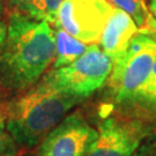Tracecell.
<instances>
[{
	"label": "cell",
	"instance_id": "obj_1",
	"mask_svg": "<svg viewBox=\"0 0 156 156\" xmlns=\"http://www.w3.org/2000/svg\"><path fill=\"white\" fill-rule=\"evenodd\" d=\"M56 58L51 24L12 12L0 50V86L26 91L38 82Z\"/></svg>",
	"mask_w": 156,
	"mask_h": 156
},
{
	"label": "cell",
	"instance_id": "obj_2",
	"mask_svg": "<svg viewBox=\"0 0 156 156\" xmlns=\"http://www.w3.org/2000/svg\"><path fill=\"white\" fill-rule=\"evenodd\" d=\"M82 101L41 78L31 88L2 104L1 115L17 146L33 148Z\"/></svg>",
	"mask_w": 156,
	"mask_h": 156
},
{
	"label": "cell",
	"instance_id": "obj_3",
	"mask_svg": "<svg viewBox=\"0 0 156 156\" xmlns=\"http://www.w3.org/2000/svg\"><path fill=\"white\" fill-rule=\"evenodd\" d=\"M156 57V39L138 33L116 60L106 80L110 108L125 116L149 78Z\"/></svg>",
	"mask_w": 156,
	"mask_h": 156
},
{
	"label": "cell",
	"instance_id": "obj_4",
	"mask_svg": "<svg viewBox=\"0 0 156 156\" xmlns=\"http://www.w3.org/2000/svg\"><path fill=\"white\" fill-rule=\"evenodd\" d=\"M112 59L97 44H91L75 62L52 68L44 76L56 88L86 100L105 84L112 71Z\"/></svg>",
	"mask_w": 156,
	"mask_h": 156
},
{
	"label": "cell",
	"instance_id": "obj_5",
	"mask_svg": "<svg viewBox=\"0 0 156 156\" xmlns=\"http://www.w3.org/2000/svg\"><path fill=\"white\" fill-rule=\"evenodd\" d=\"M154 126L136 118L104 115L97 126V138L87 156H133Z\"/></svg>",
	"mask_w": 156,
	"mask_h": 156
},
{
	"label": "cell",
	"instance_id": "obj_6",
	"mask_svg": "<svg viewBox=\"0 0 156 156\" xmlns=\"http://www.w3.org/2000/svg\"><path fill=\"white\" fill-rule=\"evenodd\" d=\"M113 9L109 0H64L55 26L87 44H98Z\"/></svg>",
	"mask_w": 156,
	"mask_h": 156
},
{
	"label": "cell",
	"instance_id": "obj_7",
	"mask_svg": "<svg viewBox=\"0 0 156 156\" xmlns=\"http://www.w3.org/2000/svg\"><path fill=\"white\" fill-rule=\"evenodd\" d=\"M97 134L82 112L74 111L39 144L37 156H87Z\"/></svg>",
	"mask_w": 156,
	"mask_h": 156
},
{
	"label": "cell",
	"instance_id": "obj_8",
	"mask_svg": "<svg viewBox=\"0 0 156 156\" xmlns=\"http://www.w3.org/2000/svg\"><path fill=\"white\" fill-rule=\"evenodd\" d=\"M139 33L134 20L126 12L115 7L101 37V49L113 60L127 49L131 41Z\"/></svg>",
	"mask_w": 156,
	"mask_h": 156
},
{
	"label": "cell",
	"instance_id": "obj_9",
	"mask_svg": "<svg viewBox=\"0 0 156 156\" xmlns=\"http://www.w3.org/2000/svg\"><path fill=\"white\" fill-rule=\"evenodd\" d=\"M125 117L136 118L151 126L156 125V57L149 78Z\"/></svg>",
	"mask_w": 156,
	"mask_h": 156
},
{
	"label": "cell",
	"instance_id": "obj_10",
	"mask_svg": "<svg viewBox=\"0 0 156 156\" xmlns=\"http://www.w3.org/2000/svg\"><path fill=\"white\" fill-rule=\"evenodd\" d=\"M64 0H7L12 12H17L26 16L46 21L52 26L57 23L58 9Z\"/></svg>",
	"mask_w": 156,
	"mask_h": 156
},
{
	"label": "cell",
	"instance_id": "obj_11",
	"mask_svg": "<svg viewBox=\"0 0 156 156\" xmlns=\"http://www.w3.org/2000/svg\"><path fill=\"white\" fill-rule=\"evenodd\" d=\"M56 39V58L52 64L53 68H60L72 64L83 55L89 45L73 37L59 26H53Z\"/></svg>",
	"mask_w": 156,
	"mask_h": 156
},
{
	"label": "cell",
	"instance_id": "obj_12",
	"mask_svg": "<svg viewBox=\"0 0 156 156\" xmlns=\"http://www.w3.org/2000/svg\"><path fill=\"white\" fill-rule=\"evenodd\" d=\"M117 8L126 12L136 23L139 33L156 38V19L145 0H109Z\"/></svg>",
	"mask_w": 156,
	"mask_h": 156
},
{
	"label": "cell",
	"instance_id": "obj_13",
	"mask_svg": "<svg viewBox=\"0 0 156 156\" xmlns=\"http://www.w3.org/2000/svg\"><path fill=\"white\" fill-rule=\"evenodd\" d=\"M19 146L6 128L5 120L0 113V156H17Z\"/></svg>",
	"mask_w": 156,
	"mask_h": 156
},
{
	"label": "cell",
	"instance_id": "obj_14",
	"mask_svg": "<svg viewBox=\"0 0 156 156\" xmlns=\"http://www.w3.org/2000/svg\"><path fill=\"white\" fill-rule=\"evenodd\" d=\"M133 156H156V134L148 135L135 151Z\"/></svg>",
	"mask_w": 156,
	"mask_h": 156
},
{
	"label": "cell",
	"instance_id": "obj_15",
	"mask_svg": "<svg viewBox=\"0 0 156 156\" xmlns=\"http://www.w3.org/2000/svg\"><path fill=\"white\" fill-rule=\"evenodd\" d=\"M6 35H7V24L4 21H0V50H1L2 45H4Z\"/></svg>",
	"mask_w": 156,
	"mask_h": 156
},
{
	"label": "cell",
	"instance_id": "obj_16",
	"mask_svg": "<svg viewBox=\"0 0 156 156\" xmlns=\"http://www.w3.org/2000/svg\"><path fill=\"white\" fill-rule=\"evenodd\" d=\"M149 9H151V14L154 15V17L156 19V0H151V2H149Z\"/></svg>",
	"mask_w": 156,
	"mask_h": 156
},
{
	"label": "cell",
	"instance_id": "obj_17",
	"mask_svg": "<svg viewBox=\"0 0 156 156\" xmlns=\"http://www.w3.org/2000/svg\"><path fill=\"white\" fill-rule=\"evenodd\" d=\"M4 4H5V0H0V15L4 11Z\"/></svg>",
	"mask_w": 156,
	"mask_h": 156
},
{
	"label": "cell",
	"instance_id": "obj_18",
	"mask_svg": "<svg viewBox=\"0 0 156 156\" xmlns=\"http://www.w3.org/2000/svg\"><path fill=\"white\" fill-rule=\"evenodd\" d=\"M1 109H2V103H1V100H0V113H1Z\"/></svg>",
	"mask_w": 156,
	"mask_h": 156
}]
</instances>
